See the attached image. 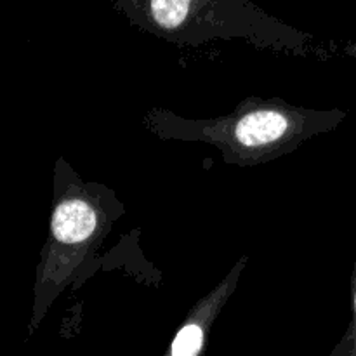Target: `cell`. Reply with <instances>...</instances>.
<instances>
[{
    "mask_svg": "<svg viewBox=\"0 0 356 356\" xmlns=\"http://www.w3.org/2000/svg\"><path fill=\"white\" fill-rule=\"evenodd\" d=\"M152 129L160 138L209 143L236 165H256L298 149L306 139L327 132L332 113L291 106L282 99H247L226 117L186 120L153 111Z\"/></svg>",
    "mask_w": 356,
    "mask_h": 356,
    "instance_id": "obj_1",
    "label": "cell"
},
{
    "mask_svg": "<svg viewBox=\"0 0 356 356\" xmlns=\"http://www.w3.org/2000/svg\"><path fill=\"white\" fill-rule=\"evenodd\" d=\"M66 186L58 183V202L51 219V236L47 242V254L44 264L38 270L37 291L44 287L58 294L63 282L70 277L73 268L92 249L99 247L106 235L108 226L113 222L110 214L111 200L101 205V191L76 179L65 177Z\"/></svg>",
    "mask_w": 356,
    "mask_h": 356,
    "instance_id": "obj_2",
    "label": "cell"
},
{
    "mask_svg": "<svg viewBox=\"0 0 356 356\" xmlns=\"http://www.w3.org/2000/svg\"><path fill=\"white\" fill-rule=\"evenodd\" d=\"M247 259L243 257L238 266L233 268L232 273L225 278L221 285L214 289L205 299L198 302L197 308L193 309L186 322L179 327L176 337L172 341L169 353L172 356H197L202 353L207 339L209 327L216 320L218 313L221 312L222 306L226 305L229 296L236 289V282L240 278V271L245 266Z\"/></svg>",
    "mask_w": 356,
    "mask_h": 356,
    "instance_id": "obj_3",
    "label": "cell"
},
{
    "mask_svg": "<svg viewBox=\"0 0 356 356\" xmlns=\"http://www.w3.org/2000/svg\"><path fill=\"white\" fill-rule=\"evenodd\" d=\"M353 301H355V316H356V287H355V299H353Z\"/></svg>",
    "mask_w": 356,
    "mask_h": 356,
    "instance_id": "obj_4",
    "label": "cell"
}]
</instances>
